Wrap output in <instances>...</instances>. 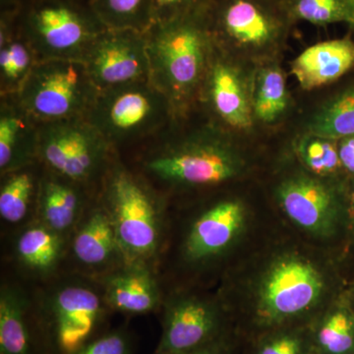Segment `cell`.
Wrapping results in <instances>:
<instances>
[{"instance_id": "1", "label": "cell", "mask_w": 354, "mask_h": 354, "mask_svg": "<svg viewBox=\"0 0 354 354\" xmlns=\"http://www.w3.org/2000/svg\"><path fill=\"white\" fill-rule=\"evenodd\" d=\"M346 286L327 256L304 246L272 248L239 281L242 301L227 308L234 334L241 342L279 328L309 325Z\"/></svg>"}, {"instance_id": "2", "label": "cell", "mask_w": 354, "mask_h": 354, "mask_svg": "<svg viewBox=\"0 0 354 354\" xmlns=\"http://www.w3.org/2000/svg\"><path fill=\"white\" fill-rule=\"evenodd\" d=\"M97 197L106 209L127 263L158 271L169 239L167 198L116 152L102 177Z\"/></svg>"}, {"instance_id": "3", "label": "cell", "mask_w": 354, "mask_h": 354, "mask_svg": "<svg viewBox=\"0 0 354 354\" xmlns=\"http://www.w3.org/2000/svg\"><path fill=\"white\" fill-rule=\"evenodd\" d=\"M146 39L150 83L167 97L177 118L199 95L216 50L206 9L155 22Z\"/></svg>"}, {"instance_id": "4", "label": "cell", "mask_w": 354, "mask_h": 354, "mask_svg": "<svg viewBox=\"0 0 354 354\" xmlns=\"http://www.w3.org/2000/svg\"><path fill=\"white\" fill-rule=\"evenodd\" d=\"M245 169L241 153L215 128L142 153L137 171L165 195L167 189L211 188L237 178Z\"/></svg>"}, {"instance_id": "5", "label": "cell", "mask_w": 354, "mask_h": 354, "mask_svg": "<svg viewBox=\"0 0 354 354\" xmlns=\"http://www.w3.org/2000/svg\"><path fill=\"white\" fill-rule=\"evenodd\" d=\"M32 295L35 322L53 354H76L95 339L109 309L95 279L62 271Z\"/></svg>"}, {"instance_id": "6", "label": "cell", "mask_w": 354, "mask_h": 354, "mask_svg": "<svg viewBox=\"0 0 354 354\" xmlns=\"http://www.w3.org/2000/svg\"><path fill=\"white\" fill-rule=\"evenodd\" d=\"M274 199L291 225L314 241L348 239L351 179L298 171L277 185Z\"/></svg>"}, {"instance_id": "7", "label": "cell", "mask_w": 354, "mask_h": 354, "mask_svg": "<svg viewBox=\"0 0 354 354\" xmlns=\"http://www.w3.org/2000/svg\"><path fill=\"white\" fill-rule=\"evenodd\" d=\"M17 17L39 62H83L95 38L106 29L90 6L73 0H25Z\"/></svg>"}, {"instance_id": "8", "label": "cell", "mask_w": 354, "mask_h": 354, "mask_svg": "<svg viewBox=\"0 0 354 354\" xmlns=\"http://www.w3.org/2000/svg\"><path fill=\"white\" fill-rule=\"evenodd\" d=\"M116 152L87 118L39 123V162L92 192L99 190Z\"/></svg>"}, {"instance_id": "9", "label": "cell", "mask_w": 354, "mask_h": 354, "mask_svg": "<svg viewBox=\"0 0 354 354\" xmlns=\"http://www.w3.org/2000/svg\"><path fill=\"white\" fill-rule=\"evenodd\" d=\"M87 120L111 146L153 137L174 120L171 104L150 82L99 92Z\"/></svg>"}, {"instance_id": "10", "label": "cell", "mask_w": 354, "mask_h": 354, "mask_svg": "<svg viewBox=\"0 0 354 354\" xmlns=\"http://www.w3.org/2000/svg\"><path fill=\"white\" fill-rule=\"evenodd\" d=\"M99 90L80 60L38 62L16 95L39 123L87 118Z\"/></svg>"}, {"instance_id": "11", "label": "cell", "mask_w": 354, "mask_h": 354, "mask_svg": "<svg viewBox=\"0 0 354 354\" xmlns=\"http://www.w3.org/2000/svg\"><path fill=\"white\" fill-rule=\"evenodd\" d=\"M160 310L162 337L153 354L187 353L235 335L232 317L220 297L174 288L165 290Z\"/></svg>"}, {"instance_id": "12", "label": "cell", "mask_w": 354, "mask_h": 354, "mask_svg": "<svg viewBox=\"0 0 354 354\" xmlns=\"http://www.w3.org/2000/svg\"><path fill=\"white\" fill-rule=\"evenodd\" d=\"M249 223L246 205L236 198H223L190 216L176 244L177 262L190 272L218 264L234 250Z\"/></svg>"}, {"instance_id": "13", "label": "cell", "mask_w": 354, "mask_h": 354, "mask_svg": "<svg viewBox=\"0 0 354 354\" xmlns=\"http://www.w3.org/2000/svg\"><path fill=\"white\" fill-rule=\"evenodd\" d=\"M83 62L99 92L150 82L146 32L104 29Z\"/></svg>"}, {"instance_id": "14", "label": "cell", "mask_w": 354, "mask_h": 354, "mask_svg": "<svg viewBox=\"0 0 354 354\" xmlns=\"http://www.w3.org/2000/svg\"><path fill=\"white\" fill-rule=\"evenodd\" d=\"M127 263L113 221L97 193L70 235L64 271L95 281Z\"/></svg>"}, {"instance_id": "15", "label": "cell", "mask_w": 354, "mask_h": 354, "mask_svg": "<svg viewBox=\"0 0 354 354\" xmlns=\"http://www.w3.org/2000/svg\"><path fill=\"white\" fill-rule=\"evenodd\" d=\"M206 19L215 43L248 48L271 46L285 31L283 18L259 0H209Z\"/></svg>"}, {"instance_id": "16", "label": "cell", "mask_w": 354, "mask_h": 354, "mask_svg": "<svg viewBox=\"0 0 354 354\" xmlns=\"http://www.w3.org/2000/svg\"><path fill=\"white\" fill-rule=\"evenodd\" d=\"M111 312L129 316L147 315L160 310L165 290L156 268L127 263L95 279Z\"/></svg>"}, {"instance_id": "17", "label": "cell", "mask_w": 354, "mask_h": 354, "mask_svg": "<svg viewBox=\"0 0 354 354\" xmlns=\"http://www.w3.org/2000/svg\"><path fill=\"white\" fill-rule=\"evenodd\" d=\"M216 50L205 77L202 94L212 113L227 127L236 130L252 125V97L241 70L225 58L216 57Z\"/></svg>"}, {"instance_id": "18", "label": "cell", "mask_w": 354, "mask_h": 354, "mask_svg": "<svg viewBox=\"0 0 354 354\" xmlns=\"http://www.w3.org/2000/svg\"><path fill=\"white\" fill-rule=\"evenodd\" d=\"M68 239L37 220L15 230L11 255L27 278L41 283L64 271Z\"/></svg>"}, {"instance_id": "19", "label": "cell", "mask_w": 354, "mask_h": 354, "mask_svg": "<svg viewBox=\"0 0 354 354\" xmlns=\"http://www.w3.org/2000/svg\"><path fill=\"white\" fill-rule=\"evenodd\" d=\"M97 193L43 167L34 220L69 239Z\"/></svg>"}, {"instance_id": "20", "label": "cell", "mask_w": 354, "mask_h": 354, "mask_svg": "<svg viewBox=\"0 0 354 354\" xmlns=\"http://www.w3.org/2000/svg\"><path fill=\"white\" fill-rule=\"evenodd\" d=\"M39 122L16 95H1L0 102V176L38 160Z\"/></svg>"}, {"instance_id": "21", "label": "cell", "mask_w": 354, "mask_h": 354, "mask_svg": "<svg viewBox=\"0 0 354 354\" xmlns=\"http://www.w3.org/2000/svg\"><path fill=\"white\" fill-rule=\"evenodd\" d=\"M354 67V41L330 39L306 48L291 64V73L304 90L335 82Z\"/></svg>"}, {"instance_id": "22", "label": "cell", "mask_w": 354, "mask_h": 354, "mask_svg": "<svg viewBox=\"0 0 354 354\" xmlns=\"http://www.w3.org/2000/svg\"><path fill=\"white\" fill-rule=\"evenodd\" d=\"M32 298L19 285L0 288V354H35Z\"/></svg>"}, {"instance_id": "23", "label": "cell", "mask_w": 354, "mask_h": 354, "mask_svg": "<svg viewBox=\"0 0 354 354\" xmlns=\"http://www.w3.org/2000/svg\"><path fill=\"white\" fill-rule=\"evenodd\" d=\"M17 13H1L0 22V94L17 95L38 64Z\"/></svg>"}, {"instance_id": "24", "label": "cell", "mask_w": 354, "mask_h": 354, "mask_svg": "<svg viewBox=\"0 0 354 354\" xmlns=\"http://www.w3.org/2000/svg\"><path fill=\"white\" fill-rule=\"evenodd\" d=\"M43 165L35 164L1 174L0 218L17 230L34 220Z\"/></svg>"}, {"instance_id": "25", "label": "cell", "mask_w": 354, "mask_h": 354, "mask_svg": "<svg viewBox=\"0 0 354 354\" xmlns=\"http://www.w3.org/2000/svg\"><path fill=\"white\" fill-rule=\"evenodd\" d=\"M314 354H354V314L346 290L310 323Z\"/></svg>"}, {"instance_id": "26", "label": "cell", "mask_w": 354, "mask_h": 354, "mask_svg": "<svg viewBox=\"0 0 354 354\" xmlns=\"http://www.w3.org/2000/svg\"><path fill=\"white\" fill-rule=\"evenodd\" d=\"M88 6L106 29L146 32L153 23L152 0H88Z\"/></svg>"}, {"instance_id": "27", "label": "cell", "mask_w": 354, "mask_h": 354, "mask_svg": "<svg viewBox=\"0 0 354 354\" xmlns=\"http://www.w3.org/2000/svg\"><path fill=\"white\" fill-rule=\"evenodd\" d=\"M307 133L335 141L354 135V85L334 95L308 122Z\"/></svg>"}, {"instance_id": "28", "label": "cell", "mask_w": 354, "mask_h": 354, "mask_svg": "<svg viewBox=\"0 0 354 354\" xmlns=\"http://www.w3.org/2000/svg\"><path fill=\"white\" fill-rule=\"evenodd\" d=\"M288 104V88L281 69L277 65L262 67L258 71L254 82V118L261 122H274L285 113Z\"/></svg>"}, {"instance_id": "29", "label": "cell", "mask_w": 354, "mask_h": 354, "mask_svg": "<svg viewBox=\"0 0 354 354\" xmlns=\"http://www.w3.org/2000/svg\"><path fill=\"white\" fill-rule=\"evenodd\" d=\"M244 342L243 354H314L310 324L268 330Z\"/></svg>"}, {"instance_id": "30", "label": "cell", "mask_w": 354, "mask_h": 354, "mask_svg": "<svg viewBox=\"0 0 354 354\" xmlns=\"http://www.w3.org/2000/svg\"><path fill=\"white\" fill-rule=\"evenodd\" d=\"M295 149L307 171L323 177L346 176L339 160L337 141L307 133L298 140Z\"/></svg>"}, {"instance_id": "31", "label": "cell", "mask_w": 354, "mask_h": 354, "mask_svg": "<svg viewBox=\"0 0 354 354\" xmlns=\"http://www.w3.org/2000/svg\"><path fill=\"white\" fill-rule=\"evenodd\" d=\"M286 15L315 25L349 21L348 0H281Z\"/></svg>"}, {"instance_id": "32", "label": "cell", "mask_w": 354, "mask_h": 354, "mask_svg": "<svg viewBox=\"0 0 354 354\" xmlns=\"http://www.w3.org/2000/svg\"><path fill=\"white\" fill-rule=\"evenodd\" d=\"M76 354H133L132 339L125 330H115L95 337Z\"/></svg>"}, {"instance_id": "33", "label": "cell", "mask_w": 354, "mask_h": 354, "mask_svg": "<svg viewBox=\"0 0 354 354\" xmlns=\"http://www.w3.org/2000/svg\"><path fill=\"white\" fill-rule=\"evenodd\" d=\"M209 2V0H152L153 23L200 12L207 8Z\"/></svg>"}, {"instance_id": "34", "label": "cell", "mask_w": 354, "mask_h": 354, "mask_svg": "<svg viewBox=\"0 0 354 354\" xmlns=\"http://www.w3.org/2000/svg\"><path fill=\"white\" fill-rule=\"evenodd\" d=\"M237 346H239V341L236 335H232L211 342L202 348L179 354H235Z\"/></svg>"}, {"instance_id": "35", "label": "cell", "mask_w": 354, "mask_h": 354, "mask_svg": "<svg viewBox=\"0 0 354 354\" xmlns=\"http://www.w3.org/2000/svg\"><path fill=\"white\" fill-rule=\"evenodd\" d=\"M339 160L344 174L349 179H354V135L337 141Z\"/></svg>"}, {"instance_id": "36", "label": "cell", "mask_w": 354, "mask_h": 354, "mask_svg": "<svg viewBox=\"0 0 354 354\" xmlns=\"http://www.w3.org/2000/svg\"><path fill=\"white\" fill-rule=\"evenodd\" d=\"M348 242L351 248L354 249V179L351 180V221H349Z\"/></svg>"}, {"instance_id": "37", "label": "cell", "mask_w": 354, "mask_h": 354, "mask_svg": "<svg viewBox=\"0 0 354 354\" xmlns=\"http://www.w3.org/2000/svg\"><path fill=\"white\" fill-rule=\"evenodd\" d=\"M0 2H1V13L16 14L19 12L25 0H0Z\"/></svg>"}, {"instance_id": "38", "label": "cell", "mask_w": 354, "mask_h": 354, "mask_svg": "<svg viewBox=\"0 0 354 354\" xmlns=\"http://www.w3.org/2000/svg\"><path fill=\"white\" fill-rule=\"evenodd\" d=\"M346 295L354 314V281L346 286Z\"/></svg>"}, {"instance_id": "39", "label": "cell", "mask_w": 354, "mask_h": 354, "mask_svg": "<svg viewBox=\"0 0 354 354\" xmlns=\"http://www.w3.org/2000/svg\"><path fill=\"white\" fill-rule=\"evenodd\" d=\"M349 10L348 25L354 30V0H348Z\"/></svg>"}, {"instance_id": "40", "label": "cell", "mask_w": 354, "mask_h": 354, "mask_svg": "<svg viewBox=\"0 0 354 354\" xmlns=\"http://www.w3.org/2000/svg\"><path fill=\"white\" fill-rule=\"evenodd\" d=\"M235 354H239V353H235Z\"/></svg>"}]
</instances>
